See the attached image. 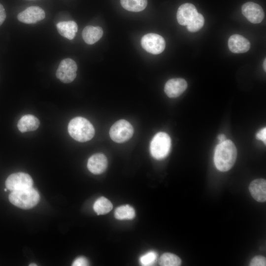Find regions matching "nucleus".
I'll list each match as a JSON object with an SVG mask.
<instances>
[{
  "instance_id": "obj_3",
  "label": "nucleus",
  "mask_w": 266,
  "mask_h": 266,
  "mask_svg": "<svg viewBox=\"0 0 266 266\" xmlns=\"http://www.w3.org/2000/svg\"><path fill=\"white\" fill-rule=\"evenodd\" d=\"M40 199L37 190L33 187L12 191L9 195L10 202L23 209H30L37 204Z\"/></svg>"
},
{
  "instance_id": "obj_7",
  "label": "nucleus",
  "mask_w": 266,
  "mask_h": 266,
  "mask_svg": "<svg viewBox=\"0 0 266 266\" xmlns=\"http://www.w3.org/2000/svg\"><path fill=\"white\" fill-rule=\"evenodd\" d=\"M141 44L147 52L156 55L163 52L166 47L164 38L160 35L154 33L144 35L141 39Z\"/></svg>"
},
{
  "instance_id": "obj_15",
  "label": "nucleus",
  "mask_w": 266,
  "mask_h": 266,
  "mask_svg": "<svg viewBox=\"0 0 266 266\" xmlns=\"http://www.w3.org/2000/svg\"><path fill=\"white\" fill-rule=\"evenodd\" d=\"M252 197L257 201L264 202L266 200V181L264 179H257L252 181L249 186Z\"/></svg>"
},
{
  "instance_id": "obj_20",
  "label": "nucleus",
  "mask_w": 266,
  "mask_h": 266,
  "mask_svg": "<svg viewBox=\"0 0 266 266\" xmlns=\"http://www.w3.org/2000/svg\"><path fill=\"white\" fill-rule=\"evenodd\" d=\"M113 205L107 199L101 197L98 199L93 205V209L98 215H103L109 212L112 209Z\"/></svg>"
},
{
  "instance_id": "obj_1",
  "label": "nucleus",
  "mask_w": 266,
  "mask_h": 266,
  "mask_svg": "<svg viewBox=\"0 0 266 266\" xmlns=\"http://www.w3.org/2000/svg\"><path fill=\"white\" fill-rule=\"evenodd\" d=\"M237 150L234 143L230 140H225L216 147L214 162L216 168L225 172L230 170L236 159Z\"/></svg>"
},
{
  "instance_id": "obj_14",
  "label": "nucleus",
  "mask_w": 266,
  "mask_h": 266,
  "mask_svg": "<svg viewBox=\"0 0 266 266\" xmlns=\"http://www.w3.org/2000/svg\"><path fill=\"white\" fill-rule=\"evenodd\" d=\"M230 50L234 53H243L248 51L250 48L249 41L244 36L234 34L231 35L228 40Z\"/></svg>"
},
{
  "instance_id": "obj_28",
  "label": "nucleus",
  "mask_w": 266,
  "mask_h": 266,
  "mask_svg": "<svg viewBox=\"0 0 266 266\" xmlns=\"http://www.w3.org/2000/svg\"><path fill=\"white\" fill-rule=\"evenodd\" d=\"M6 18V13L2 5L0 3V26L4 21Z\"/></svg>"
},
{
  "instance_id": "obj_22",
  "label": "nucleus",
  "mask_w": 266,
  "mask_h": 266,
  "mask_svg": "<svg viewBox=\"0 0 266 266\" xmlns=\"http://www.w3.org/2000/svg\"><path fill=\"white\" fill-rule=\"evenodd\" d=\"M159 263L162 266H179L181 264V260L174 254L165 253L161 256Z\"/></svg>"
},
{
  "instance_id": "obj_25",
  "label": "nucleus",
  "mask_w": 266,
  "mask_h": 266,
  "mask_svg": "<svg viewBox=\"0 0 266 266\" xmlns=\"http://www.w3.org/2000/svg\"><path fill=\"white\" fill-rule=\"evenodd\" d=\"M266 265V258L262 256H255L251 260L249 264L250 266H265Z\"/></svg>"
},
{
  "instance_id": "obj_6",
  "label": "nucleus",
  "mask_w": 266,
  "mask_h": 266,
  "mask_svg": "<svg viewBox=\"0 0 266 266\" xmlns=\"http://www.w3.org/2000/svg\"><path fill=\"white\" fill-rule=\"evenodd\" d=\"M77 66L75 62L70 58H66L60 62L57 69V78L65 83L72 82L76 77Z\"/></svg>"
},
{
  "instance_id": "obj_29",
  "label": "nucleus",
  "mask_w": 266,
  "mask_h": 266,
  "mask_svg": "<svg viewBox=\"0 0 266 266\" xmlns=\"http://www.w3.org/2000/svg\"><path fill=\"white\" fill-rule=\"evenodd\" d=\"M218 139L220 141V143L226 140V135L223 134H220L218 136Z\"/></svg>"
},
{
  "instance_id": "obj_19",
  "label": "nucleus",
  "mask_w": 266,
  "mask_h": 266,
  "mask_svg": "<svg viewBox=\"0 0 266 266\" xmlns=\"http://www.w3.org/2000/svg\"><path fill=\"white\" fill-rule=\"evenodd\" d=\"M121 4L125 9L132 12L144 10L147 4V0H121Z\"/></svg>"
},
{
  "instance_id": "obj_13",
  "label": "nucleus",
  "mask_w": 266,
  "mask_h": 266,
  "mask_svg": "<svg viewBox=\"0 0 266 266\" xmlns=\"http://www.w3.org/2000/svg\"><path fill=\"white\" fill-rule=\"evenodd\" d=\"M107 160L106 156L101 153H97L91 156L87 162L89 170L94 174L103 173L107 166Z\"/></svg>"
},
{
  "instance_id": "obj_2",
  "label": "nucleus",
  "mask_w": 266,
  "mask_h": 266,
  "mask_svg": "<svg viewBox=\"0 0 266 266\" xmlns=\"http://www.w3.org/2000/svg\"><path fill=\"white\" fill-rule=\"evenodd\" d=\"M68 132L74 139L82 142L91 140L95 132L91 122L82 117H77L70 121Z\"/></svg>"
},
{
  "instance_id": "obj_32",
  "label": "nucleus",
  "mask_w": 266,
  "mask_h": 266,
  "mask_svg": "<svg viewBox=\"0 0 266 266\" xmlns=\"http://www.w3.org/2000/svg\"><path fill=\"white\" fill-rule=\"evenodd\" d=\"M7 190L6 189H4V191H6Z\"/></svg>"
},
{
  "instance_id": "obj_31",
  "label": "nucleus",
  "mask_w": 266,
  "mask_h": 266,
  "mask_svg": "<svg viewBox=\"0 0 266 266\" xmlns=\"http://www.w3.org/2000/svg\"><path fill=\"white\" fill-rule=\"evenodd\" d=\"M29 266H37V265H36L35 264H32L29 265Z\"/></svg>"
},
{
  "instance_id": "obj_26",
  "label": "nucleus",
  "mask_w": 266,
  "mask_h": 266,
  "mask_svg": "<svg viewBox=\"0 0 266 266\" xmlns=\"http://www.w3.org/2000/svg\"><path fill=\"white\" fill-rule=\"evenodd\" d=\"M89 265L88 260L84 257H79L74 260L72 263L73 266H86Z\"/></svg>"
},
{
  "instance_id": "obj_11",
  "label": "nucleus",
  "mask_w": 266,
  "mask_h": 266,
  "mask_svg": "<svg viewBox=\"0 0 266 266\" xmlns=\"http://www.w3.org/2000/svg\"><path fill=\"white\" fill-rule=\"evenodd\" d=\"M187 83L183 78H176L168 80L165 86V92L169 98L180 96L187 89Z\"/></svg>"
},
{
  "instance_id": "obj_21",
  "label": "nucleus",
  "mask_w": 266,
  "mask_h": 266,
  "mask_svg": "<svg viewBox=\"0 0 266 266\" xmlns=\"http://www.w3.org/2000/svg\"><path fill=\"white\" fill-rule=\"evenodd\" d=\"M134 208L129 205L118 207L114 213L115 217L119 220H132L135 217Z\"/></svg>"
},
{
  "instance_id": "obj_5",
  "label": "nucleus",
  "mask_w": 266,
  "mask_h": 266,
  "mask_svg": "<svg viewBox=\"0 0 266 266\" xmlns=\"http://www.w3.org/2000/svg\"><path fill=\"white\" fill-rule=\"evenodd\" d=\"M133 134V127L130 123L124 119L116 122L109 131L110 138L117 143L127 141L132 137Z\"/></svg>"
},
{
  "instance_id": "obj_18",
  "label": "nucleus",
  "mask_w": 266,
  "mask_h": 266,
  "mask_svg": "<svg viewBox=\"0 0 266 266\" xmlns=\"http://www.w3.org/2000/svg\"><path fill=\"white\" fill-rule=\"evenodd\" d=\"M56 27L59 33L69 40L74 38L78 30L77 25L73 21L60 22Z\"/></svg>"
},
{
  "instance_id": "obj_30",
  "label": "nucleus",
  "mask_w": 266,
  "mask_h": 266,
  "mask_svg": "<svg viewBox=\"0 0 266 266\" xmlns=\"http://www.w3.org/2000/svg\"><path fill=\"white\" fill-rule=\"evenodd\" d=\"M266 59L264 60V62H263V68H264V69L265 70V71L266 70Z\"/></svg>"
},
{
  "instance_id": "obj_10",
  "label": "nucleus",
  "mask_w": 266,
  "mask_h": 266,
  "mask_svg": "<svg viewBox=\"0 0 266 266\" xmlns=\"http://www.w3.org/2000/svg\"><path fill=\"white\" fill-rule=\"evenodd\" d=\"M45 17L44 11L40 7L31 6L19 13L17 18L26 24H34L43 20Z\"/></svg>"
},
{
  "instance_id": "obj_16",
  "label": "nucleus",
  "mask_w": 266,
  "mask_h": 266,
  "mask_svg": "<svg viewBox=\"0 0 266 266\" xmlns=\"http://www.w3.org/2000/svg\"><path fill=\"white\" fill-rule=\"evenodd\" d=\"M39 120L34 116L27 114L22 116L19 120L17 127L22 133L36 130L39 126Z\"/></svg>"
},
{
  "instance_id": "obj_9",
  "label": "nucleus",
  "mask_w": 266,
  "mask_h": 266,
  "mask_svg": "<svg viewBox=\"0 0 266 266\" xmlns=\"http://www.w3.org/2000/svg\"><path fill=\"white\" fill-rule=\"evenodd\" d=\"M241 11L247 19L253 24L261 23L265 16L262 7L253 2L249 1L243 4Z\"/></svg>"
},
{
  "instance_id": "obj_8",
  "label": "nucleus",
  "mask_w": 266,
  "mask_h": 266,
  "mask_svg": "<svg viewBox=\"0 0 266 266\" xmlns=\"http://www.w3.org/2000/svg\"><path fill=\"white\" fill-rule=\"evenodd\" d=\"M5 185L10 191H17L33 187V180L27 173L17 172L11 174L7 177Z\"/></svg>"
},
{
  "instance_id": "obj_23",
  "label": "nucleus",
  "mask_w": 266,
  "mask_h": 266,
  "mask_svg": "<svg viewBox=\"0 0 266 266\" xmlns=\"http://www.w3.org/2000/svg\"><path fill=\"white\" fill-rule=\"evenodd\" d=\"M204 23V17L200 13H198L187 25L188 30L190 32L199 31Z\"/></svg>"
},
{
  "instance_id": "obj_27",
  "label": "nucleus",
  "mask_w": 266,
  "mask_h": 266,
  "mask_svg": "<svg viewBox=\"0 0 266 266\" xmlns=\"http://www.w3.org/2000/svg\"><path fill=\"white\" fill-rule=\"evenodd\" d=\"M256 138L259 140H261L266 144V128H263L260 130L256 134Z\"/></svg>"
},
{
  "instance_id": "obj_12",
  "label": "nucleus",
  "mask_w": 266,
  "mask_h": 266,
  "mask_svg": "<svg viewBox=\"0 0 266 266\" xmlns=\"http://www.w3.org/2000/svg\"><path fill=\"white\" fill-rule=\"evenodd\" d=\"M198 13L194 5L190 3H184L181 5L177 10V22L181 25L187 26Z\"/></svg>"
},
{
  "instance_id": "obj_17",
  "label": "nucleus",
  "mask_w": 266,
  "mask_h": 266,
  "mask_svg": "<svg viewBox=\"0 0 266 266\" xmlns=\"http://www.w3.org/2000/svg\"><path fill=\"white\" fill-rule=\"evenodd\" d=\"M103 31L100 27L87 26L82 33L84 41L88 44H93L97 42L102 36Z\"/></svg>"
},
{
  "instance_id": "obj_4",
  "label": "nucleus",
  "mask_w": 266,
  "mask_h": 266,
  "mask_svg": "<svg viewBox=\"0 0 266 266\" xmlns=\"http://www.w3.org/2000/svg\"><path fill=\"white\" fill-rule=\"evenodd\" d=\"M170 147L169 136L166 133L159 132L154 135L150 142V153L156 159H163L168 154Z\"/></svg>"
},
{
  "instance_id": "obj_24",
  "label": "nucleus",
  "mask_w": 266,
  "mask_h": 266,
  "mask_svg": "<svg viewBox=\"0 0 266 266\" xmlns=\"http://www.w3.org/2000/svg\"><path fill=\"white\" fill-rule=\"evenodd\" d=\"M157 258V253L153 251H150L140 256L139 262L142 266H152L155 263Z\"/></svg>"
}]
</instances>
